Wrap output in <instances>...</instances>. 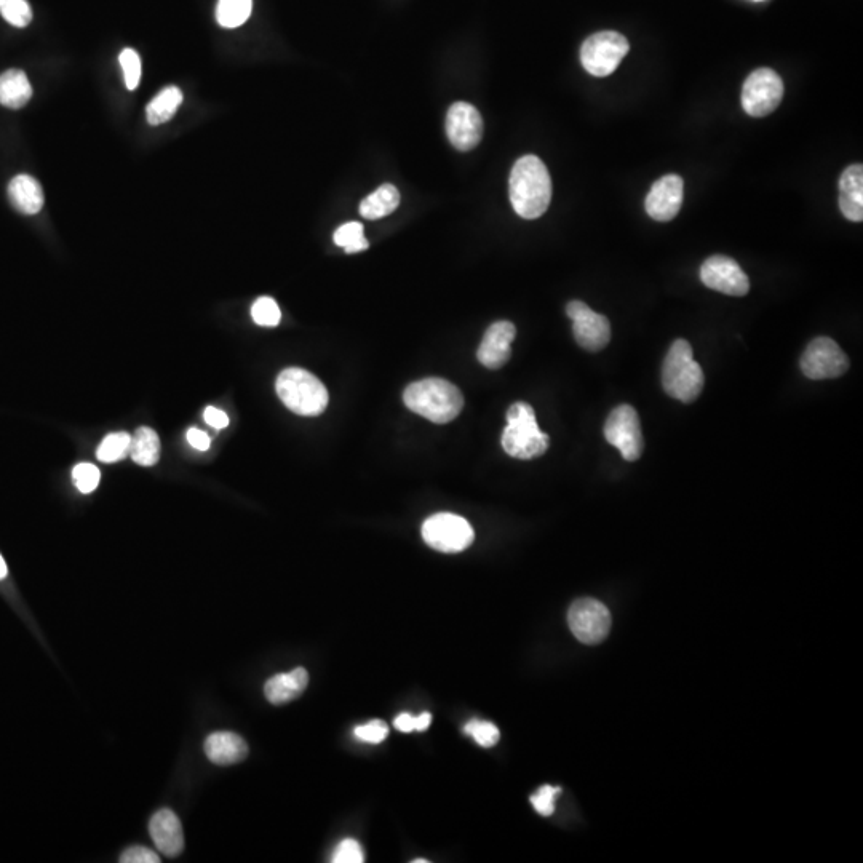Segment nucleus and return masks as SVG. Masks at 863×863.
<instances>
[{"mask_svg": "<svg viewBox=\"0 0 863 863\" xmlns=\"http://www.w3.org/2000/svg\"><path fill=\"white\" fill-rule=\"evenodd\" d=\"M509 192L512 207L521 218L544 215L552 200V179L544 162L536 156L518 159L510 173Z\"/></svg>", "mask_w": 863, "mask_h": 863, "instance_id": "1", "label": "nucleus"}, {"mask_svg": "<svg viewBox=\"0 0 863 863\" xmlns=\"http://www.w3.org/2000/svg\"><path fill=\"white\" fill-rule=\"evenodd\" d=\"M405 405L422 418L435 424H446L458 418L464 408L461 390L446 379L429 378L406 387Z\"/></svg>", "mask_w": 863, "mask_h": 863, "instance_id": "2", "label": "nucleus"}, {"mask_svg": "<svg viewBox=\"0 0 863 863\" xmlns=\"http://www.w3.org/2000/svg\"><path fill=\"white\" fill-rule=\"evenodd\" d=\"M275 389L283 405L299 416L314 418L327 410L328 390L317 376L303 368H287L279 374Z\"/></svg>", "mask_w": 863, "mask_h": 863, "instance_id": "3", "label": "nucleus"}, {"mask_svg": "<svg viewBox=\"0 0 863 863\" xmlns=\"http://www.w3.org/2000/svg\"><path fill=\"white\" fill-rule=\"evenodd\" d=\"M550 438L537 426L533 406L518 402L507 411V427L502 434V448L515 459L539 458L549 450Z\"/></svg>", "mask_w": 863, "mask_h": 863, "instance_id": "4", "label": "nucleus"}, {"mask_svg": "<svg viewBox=\"0 0 863 863\" xmlns=\"http://www.w3.org/2000/svg\"><path fill=\"white\" fill-rule=\"evenodd\" d=\"M704 371L692 357V347L685 339H677L670 347L662 368V386L672 398L692 403L704 389Z\"/></svg>", "mask_w": 863, "mask_h": 863, "instance_id": "5", "label": "nucleus"}, {"mask_svg": "<svg viewBox=\"0 0 863 863\" xmlns=\"http://www.w3.org/2000/svg\"><path fill=\"white\" fill-rule=\"evenodd\" d=\"M629 40L616 31H601L585 40L581 63L595 77L611 76L629 53Z\"/></svg>", "mask_w": 863, "mask_h": 863, "instance_id": "6", "label": "nucleus"}, {"mask_svg": "<svg viewBox=\"0 0 863 863\" xmlns=\"http://www.w3.org/2000/svg\"><path fill=\"white\" fill-rule=\"evenodd\" d=\"M422 539L438 552L458 553L469 549L475 533L466 518L454 514H437L424 521Z\"/></svg>", "mask_w": 863, "mask_h": 863, "instance_id": "7", "label": "nucleus"}, {"mask_svg": "<svg viewBox=\"0 0 863 863\" xmlns=\"http://www.w3.org/2000/svg\"><path fill=\"white\" fill-rule=\"evenodd\" d=\"M782 98L784 82L776 71L769 68L753 71L742 88V108L748 116H769L779 108Z\"/></svg>", "mask_w": 863, "mask_h": 863, "instance_id": "8", "label": "nucleus"}, {"mask_svg": "<svg viewBox=\"0 0 863 863\" xmlns=\"http://www.w3.org/2000/svg\"><path fill=\"white\" fill-rule=\"evenodd\" d=\"M568 625L574 637L584 645H598L611 630V613L601 601L581 598L568 611Z\"/></svg>", "mask_w": 863, "mask_h": 863, "instance_id": "9", "label": "nucleus"}, {"mask_svg": "<svg viewBox=\"0 0 863 863\" xmlns=\"http://www.w3.org/2000/svg\"><path fill=\"white\" fill-rule=\"evenodd\" d=\"M605 437L609 445L621 451L625 461H637L645 448L637 410L630 405L614 408L606 419Z\"/></svg>", "mask_w": 863, "mask_h": 863, "instance_id": "10", "label": "nucleus"}, {"mask_svg": "<svg viewBox=\"0 0 863 863\" xmlns=\"http://www.w3.org/2000/svg\"><path fill=\"white\" fill-rule=\"evenodd\" d=\"M849 370V358L830 338H817L801 357V371L814 381L840 378Z\"/></svg>", "mask_w": 863, "mask_h": 863, "instance_id": "11", "label": "nucleus"}, {"mask_svg": "<svg viewBox=\"0 0 863 863\" xmlns=\"http://www.w3.org/2000/svg\"><path fill=\"white\" fill-rule=\"evenodd\" d=\"M566 314L573 320V333L577 344L590 352L605 349L611 341V323L605 315L592 311L582 301H571Z\"/></svg>", "mask_w": 863, "mask_h": 863, "instance_id": "12", "label": "nucleus"}, {"mask_svg": "<svg viewBox=\"0 0 863 863\" xmlns=\"http://www.w3.org/2000/svg\"><path fill=\"white\" fill-rule=\"evenodd\" d=\"M700 280L710 290L723 295L745 296L750 290V280L742 267L729 256L715 255L700 267Z\"/></svg>", "mask_w": 863, "mask_h": 863, "instance_id": "13", "label": "nucleus"}, {"mask_svg": "<svg viewBox=\"0 0 863 863\" xmlns=\"http://www.w3.org/2000/svg\"><path fill=\"white\" fill-rule=\"evenodd\" d=\"M446 135L458 151L477 148L483 138V119L472 104L454 103L446 116Z\"/></svg>", "mask_w": 863, "mask_h": 863, "instance_id": "14", "label": "nucleus"}, {"mask_svg": "<svg viewBox=\"0 0 863 863\" xmlns=\"http://www.w3.org/2000/svg\"><path fill=\"white\" fill-rule=\"evenodd\" d=\"M683 191H685V183H683L681 176H662L653 184L648 197H646V213L654 221L669 223L680 213L681 205H683Z\"/></svg>", "mask_w": 863, "mask_h": 863, "instance_id": "15", "label": "nucleus"}, {"mask_svg": "<svg viewBox=\"0 0 863 863\" xmlns=\"http://www.w3.org/2000/svg\"><path fill=\"white\" fill-rule=\"evenodd\" d=\"M517 330L512 322H496L486 330L482 344L478 347V362L490 370H499L509 362Z\"/></svg>", "mask_w": 863, "mask_h": 863, "instance_id": "16", "label": "nucleus"}, {"mask_svg": "<svg viewBox=\"0 0 863 863\" xmlns=\"http://www.w3.org/2000/svg\"><path fill=\"white\" fill-rule=\"evenodd\" d=\"M149 833L164 856L178 857L184 849L183 825L170 809H160L149 822Z\"/></svg>", "mask_w": 863, "mask_h": 863, "instance_id": "17", "label": "nucleus"}, {"mask_svg": "<svg viewBox=\"0 0 863 863\" xmlns=\"http://www.w3.org/2000/svg\"><path fill=\"white\" fill-rule=\"evenodd\" d=\"M205 755L218 766H231L247 758L248 745L235 732H213L205 740Z\"/></svg>", "mask_w": 863, "mask_h": 863, "instance_id": "18", "label": "nucleus"}, {"mask_svg": "<svg viewBox=\"0 0 863 863\" xmlns=\"http://www.w3.org/2000/svg\"><path fill=\"white\" fill-rule=\"evenodd\" d=\"M840 210L849 221H863V167L851 165L840 178Z\"/></svg>", "mask_w": 863, "mask_h": 863, "instance_id": "19", "label": "nucleus"}, {"mask_svg": "<svg viewBox=\"0 0 863 863\" xmlns=\"http://www.w3.org/2000/svg\"><path fill=\"white\" fill-rule=\"evenodd\" d=\"M8 200L23 215H37L45 203L39 181L29 175H18L10 181Z\"/></svg>", "mask_w": 863, "mask_h": 863, "instance_id": "20", "label": "nucleus"}, {"mask_svg": "<svg viewBox=\"0 0 863 863\" xmlns=\"http://www.w3.org/2000/svg\"><path fill=\"white\" fill-rule=\"evenodd\" d=\"M307 683H309V673L303 667H298L293 672L280 673L272 677L264 686V694L271 704H288L306 691Z\"/></svg>", "mask_w": 863, "mask_h": 863, "instance_id": "21", "label": "nucleus"}, {"mask_svg": "<svg viewBox=\"0 0 863 863\" xmlns=\"http://www.w3.org/2000/svg\"><path fill=\"white\" fill-rule=\"evenodd\" d=\"M32 98V85L20 69L0 74V104L8 109H21Z\"/></svg>", "mask_w": 863, "mask_h": 863, "instance_id": "22", "label": "nucleus"}, {"mask_svg": "<svg viewBox=\"0 0 863 863\" xmlns=\"http://www.w3.org/2000/svg\"><path fill=\"white\" fill-rule=\"evenodd\" d=\"M400 205V192L392 184H382L360 203V215L365 219H379L390 215Z\"/></svg>", "mask_w": 863, "mask_h": 863, "instance_id": "23", "label": "nucleus"}, {"mask_svg": "<svg viewBox=\"0 0 863 863\" xmlns=\"http://www.w3.org/2000/svg\"><path fill=\"white\" fill-rule=\"evenodd\" d=\"M130 456L138 466H156L160 458L159 435L149 427H140L132 437Z\"/></svg>", "mask_w": 863, "mask_h": 863, "instance_id": "24", "label": "nucleus"}, {"mask_svg": "<svg viewBox=\"0 0 863 863\" xmlns=\"http://www.w3.org/2000/svg\"><path fill=\"white\" fill-rule=\"evenodd\" d=\"M183 103V93L178 87H167L148 104L146 117L151 125L165 124L175 116L179 106Z\"/></svg>", "mask_w": 863, "mask_h": 863, "instance_id": "25", "label": "nucleus"}, {"mask_svg": "<svg viewBox=\"0 0 863 863\" xmlns=\"http://www.w3.org/2000/svg\"><path fill=\"white\" fill-rule=\"evenodd\" d=\"M253 0H219L216 20L223 28L234 29L250 18Z\"/></svg>", "mask_w": 863, "mask_h": 863, "instance_id": "26", "label": "nucleus"}, {"mask_svg": "<svg viewBox=\"0 0 863 863\" xmlns=\"http://www.w3.org/2000/svg\"><path fill=\"white\" fill-rule=\"evenodd\" d=\"M130 445H132V437L127 432H116V434L108 435L96 451V458L100 459L101 462H106V464L120 461V459L127 458V454H130Z\"/></svg>", "mask_w": 863, "mask_h": 863, "instance_id": "27", "label": "nucleus"}, {"mask_svg": "<svg viewBox=\"0 0 863 863\" xmlns=\"http://www.w3.org/2000/svg\"><path fill=\"white\" fill-rule=\"evenodd\" d=\"M335 243L338 247L344 248L349 255L370 247V243L363 235V224L357 221L338 227V231L335 232Z\"/></svg>", "mask_w": 863, "mask_h": 863, "instance_id": "28", "label": "nucleus"}, {"mask_svg": "<svg viewBox=\"0 0 863 863\" xmlns=\"http://www.w3.org/2000/svg\"><path fill=\"white\" fill-rule=\"evenodd\" d=\"M0 15L15 28H26L32 21L28 0H0Z\"/></svg>", "mask_w": 863, "mask_h": 863, "instance_id": "29", "label": "nucleus"}, {"mask_svg": "<svg viewBox=\"0 0 863 863\" xmlns=\"http://www.w3.org/2000/svg\"><path fill=\"white\" fill-rule=\"evenodd\" d=\"M251 317L259 327H277L282 320L279 304L272 298H259L251 307Z\"/></svg>", "mask_w": 863, "mask_h": 863, "instance_id": "30", "label": "nucleus"}, {"mask_svg": "<svg viewBox=\"0 0 863 863\" xmlns=\"http://www.w3.org/2000/svg\"><path fill=\"white\" fill-rule=\"evenodd\" d=\"M464 732H466L467 736L472 737L480 747L485 748L494 747V745L498 744L499 737H501L498 726H494L490 721L470 720L466 724Z\"/></svg>", "mask_w": 863, "mask_h": 863, "instance_id": "31", "label": "nucleus"}, {"mask_svg": "<svg viewBox=\"0 0 863 863\" xmlns=\"http://www.w3.org/2000/svg\"><path fill=\"white\" fill-rule=\"evenodd\" d=\"M119 61L124 71L125 85L128 90H136L141 80L140 55L132 48H125L124 52L120 53Z\"/></svg>", "mask_w": 863, "mask_h": 863, "instance_id": "32", "label": "nucleus"}, {"mask_svg": "<svg viewBox=\"0 0 863 863\" xmlns=\"http://www.w3.org/2000/svg\"><path fill=\"white\" fill-rule=\"evenodd\" d=\"M72 478L80 493L90 494L100 485V470L93 464H79L72 470Z\"/></svg>", "mask_w": 863, "mask_h": 863, "instance_id": "33", "label": "nucleus"}, {"mask_svg": "<svg viewBox=\"0 0 863 863\" xmlns=\"http://www.w3.org/2000/svg\"><path fill=\"white\" fill-rule=\"evenodd\" d=\"M561 793V788L544 785L531 796V804L542 817H550L555 812V798Z\"/></svg>", "mask_w": 863, "mask_h": 863, "instance_id": "34", "label": "nucleus"}, {"mask_svg": "<svg viewBox=\"0 0 863 863\" xmlns=\"http://www.w3.org/2000/svg\"><path fill=\"white\" fill-rule=\"evenodd\" d=\"M354 736L368 744H381L389 736V726L384 721L373 720L363 726H357L354 729Z\"/></svg>", "mask_w": 863, "mask_h": 863, "instance_id": "35", "label": "nucleus"}, {"mask_svg": "<svg viewBox=\"0 0 863 863\" xmlns=\"http://www.w3.org/2000/svg\"><path fill=\"white\" fill-rule=\"evenodd\" d=\"M333 863H362L365 862V854L360 844L355 840H344L338 844V848L331 857Z\"/></svg>", "mask_w": 863, "mask_h": 863, "instance_id": "36", "label": "nucleus"}, {"mask_svg": "<svg viewBox=\"0 0 863 863\" xmlns=\"http://www.w3.org/2000/svg\"><path fill=\"white\" fill-rule=\"evenodd\" d=\"M432 723V715L424 712L422 715L413 716L410 713H402L395 718L394 726L400 732L427 731Z\"/></svg>", "mask_w": 863, "mask_h": 863, "instance_id": "37", "label": "nucleus"}, {"mask_svg": "<svg viewBox=\"0 0 863 863\" xmlns=\"http://www.w3.org/2000/svg\"><path fill=\"white\" fill-rule=\"evenodd\" d=\"M120 862L124 863H159L160 857L156 852L151 851L144 846H132L120 857Z\"/></svg>", "mask_w": 863, "mask_h": 863, "instance_id": "38", "label": "nucleus"}, {"mask_svg": "<svg viewBox=\"0 0 863 863\" xmlns=\"http://www.w3.org/2000/svg\"><path fill=\"white\" fill-rule=\"evenodd\" d=\"M203 418H205V422H207L208 426H211L216 430L226 429V427L229 426V418H227V414L224 413V411L218 410L215 406H208L205 413H203Z\"/></svg>", "mask_w": 863, "mask_h": 863, "instance_id": "39", "label": "nucleus"}, {"mask_svg": "<svg viewBox=\"0 0 863 863\" xmlns=\"http://www.w3.org/2000/svg\"><path fill=\"white\" fill-rule=\"evenodd\" d=\"M187 442L191 443L192 448L199 451H207L211 443L210 437L199 429L187 430Z\"/></svg>", "mask_w": 863, "mask_h": 863, "instance_id": "40", "label": "nucleus"}, {"mask_svg": "<svg viewBox=\"0 0 863 863\" xmlns=\"http://www.w3.org/2000/svg\"><path fill=\"white\" fill-rule=\"evenodd\" d=\"M7 574H8L7 563H5L4 558H2V555H0V581H2V579H4V577H7Z\"/></svg>", "mask_w": 863, "mask_h": 863, "instance_id": "41", "label": "nucleus"}, {"mask_svg": "<svg viewBox=\"0 0 863 863\" xmlns=\"http://www.w3.org/2000/svg\"><path fill=\"white\" fill-rule=\"evenodd\" d=\"M426 862H427V860H422V859L413 860V863H426Z\"/></svg>", "mask_w": 863, "mask_h": 863, "instance_id": "42", "label": "nucleus"}]
</instances>
